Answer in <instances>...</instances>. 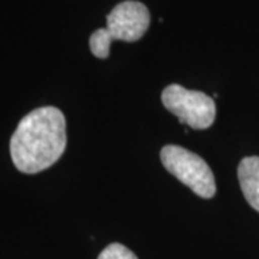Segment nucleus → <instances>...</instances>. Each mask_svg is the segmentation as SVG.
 <instances>
[{
	"mask_svg": "<svg viewBox=\"0 0 259 259\" xmlns=\"http://www.w3.org/2000/svg\"><path fill=\"white\" fill-rule=\"evenodd\" d=\"M161 101L180 122L194 130L209 128L216 117L213 98L200 91L186 90L182 85H168L161 94Z\"/></svg>",
	"mask_w": 259,
	"mask_h": 259,
	"instance_id": "7ed1b4c3",
	"label": "nucleus"
},
{
	"mask_svg": "<svg viewBox=\"0 0 259 259\" xmlns=\"http://www.w3.org/2000/svg\"><path fill=\"white\" fill-rule=\"evenodd\" d=\"M150 26V12L140 2L127 0L117 5L107 18V32L111 40L136 42Z\"/></svg>",
	"mask_w": 259,
	"mask_h": 259,
	"instance_id": "20e7f679",
	"label": "nucleus"
},
{
	"mask_svg": "<svg viewBox=\"0 0 259 259\" xmlns=\"http://www.w3.org/2000/svg\"><path fill=\"white\" fill-rule=\"evenodd\" d=\"M111 37L108 35L107 29H98L95 30L90 37V48L93 55L100 59H105L110 55V47H111Z\"/></svg>",
	"mask_w": 259,
	"mask_h": 259,
	"instance_id": "423d86ee",
	"label": "nucleus"
},
{
	"mask_svg": "<svg viewBox=\"0 0 259 259\" xmlns=\"http://www.w3.org/2000/svg\"><path fill=\"white\" fill-rule=\"evenodd\" d=\"M98 259H139L134 252L125 248L121 243H111L100 253Z\"/></svg>",
	"mask_w": 259,
	"mask_h": 259,
	"instance_id": "0eeeda50",
	"label": "nucleus"
},
{
	"mask_svg": "<svg viewBox=\"0 0 259 259\" xmlns=\"http://www.w3.org/2000/svg\"><path fill=\"white\" fill-rule=\"evenodd\" d=\"M65 148L66 121L55 107H40L29 112L10 139L12 161L25 175H35L54 166Z\"/></svg>",
	"mask_w": 259,
	"mask_h": 259,
	"instance_id": "f257e3e1",
	"label": "nucleus"
},
{
	"mask_svg": "<svg viewBox=\"0 0 259 259\" xmlns=\"http://www.w3.org/2000/svg\"><path fill=\"white\" fill-rule=\"evenodd\" d=\"M160 158L168 173L192 189L202 199H212L216 193V182L212 170L203 158L180 146H166Z\"/></svg>",
	"mask_w": 259,
	"mask_h": 259,
	"instance_id": "f03ea898",
	"label": "nucleus"
},
{
	"mask_svg": "<svg viewBox=\"0 0 259 259\" xmlns=\"http://www.w3.org/2000/svg\"><path fill=\"white\" fill-rule=\"evenodd\" d=\"M238 179L246 202L259 212V157L242 158L238 167Z\"/></svg>",
	"mask_w": 259,
	"mask_h": 259,
	"instance_id": "39448f33",
	"label": "nucleus"
}]
</instances>
